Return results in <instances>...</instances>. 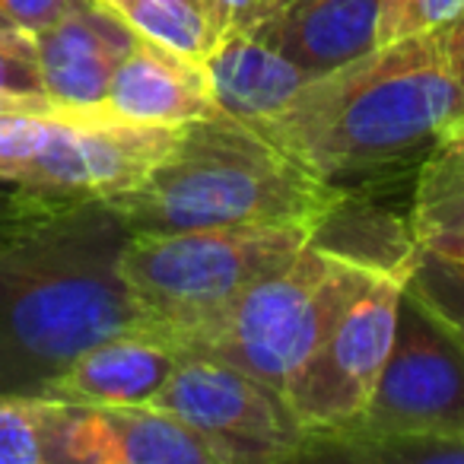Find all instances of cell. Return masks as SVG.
Returning <instances> with one entry per match:
<instances>
[{
  "label": "cell",
  "mask_w": 464,
  "mask_h": 464,
  "mask_svg": "<svg viewBox=\"0 0 464 464\" xmlns=\"http://www.w3.org/2000/svg\"><path fill=\"white\" fill-rule=\"evenodd\" d=\"M128 239L105 200H77L0 242V392L45 394L96 343L147 337L121 277Z\"/></svg>",
  "instance_id": "1"
},
{
  "label": "cell",
  "mask_w": 464,
  "mask_h": 464,
  "mask_svg": "<svg viewBox=\"0 0 464 464\" xmlns=\"http://www.w3.org/2000/svg\"><path fill=\"white\" fill-rule=\"evenodd\" d=\"M252 128L305 172L347 188L426 156L464 128V96L442 35L426 29L309 80Z\"/></svg>",
  "instance_id": "2"
},
{
  "label": "cell",
  "mask_w": 464,
  "mask_h": 464,
  "mask_svg": "<svg viewBox=\"0 0 464 464\" xmlns=\"http://www.w3.org/2000/svg\"><path fill=\"white\" fill-rule=\"evenodd\" d=\"M343 191L296 166L252 124L217 111L181 124L166 160L105 204L130 236L265 223L312 229Z\"/></svg>",
  "instance_id": "3"
},
{
  "label": "cell",
  "mask_w": 464,
  "mask_h": 464,
  "mask_svg": "<svg viewBox=\"0 0 464 464\" xmlns=\"http://www.w3.org/2000/svg\"><path fill=\"white\" fill-rule=\"evenodd\" d=\"M309 226H219L130 236L121 277L147 322V337L181 353L261 277L309 246Z\"/></svg>",
  "instance_id": "4"
},
{
  "label": "cell",
  "mask_w": 464,
  "mask_h": 464,
  "mask_svg": "<svg viewBox=\"0 0 464 464\" xmlns=\"http://www.w3.org/2000/svg\"><path fill=\"white\" fill-rule=\"evenodd\" d=\"M372 277L379 274L305 246L290 265L248 286L179 356L229 362L286 401L296 375Z\"/></svg>",
  "instance_id": "5"
},
{
  "label": "cell",
  "mask_w": 464,
  "mask_h": 464,
  "mask_svg": "<svg viewBox=\"0 0 464 464\" xmlns=\"http://www.w3.org/2000/svg\"><path fill=\"white\" fill-rule=\"evenodd\" d=\"M150 407L200 432L223 451L226 464L296 461L309 445V430L293 417L284 394L210 356H179Z\"/></svg>",
  "instance_id": "6"
},
{
  "label": "cell",
  "mask_w": 464,
  "mask_h": 464,
  "mask_svg": "<svg viewBox=\"0 0 464 464\" xmlns=\"http://www.w3.org/2000/svg\"><path fill=\"white\" fill-rule=\"evenodd\" d=\"M350 430L464 439V341L407 286L382 379Z\"/></svg>",
  "instance_id": "7"
},
{
  "label": "cell",
  "mask_w": 464,
  "mask_h": 464,
  "mask_svg": "<svg viewBox=\"0 0 464 464\" xmlns=\"http://www.w3.org/2000/svg\"><path fill=\"white\" fill-rule=\"evenodd\" d=\"M401 293L404 284L394 277L369 280L296 375L286 404L309 432L360 423L392 353Z\"/></svg>",
  "instance_id": "8"
},
{
  "label": "cell",
  "mask_w": 464,
  "mask_h": 464,
  "mask_svg": "<svg viewBox=\"0 0 464 464\" xmlns=\"http://www.w3.org/2000/svg\"><path fill=\"white\" fill-rule=\"evenodd\" d=\"M179 130L181 124L48 121L7 181L58 200H105L140 185L169 156Z\"/></svg>",
  "instance_id": "9"
},
{
  "label": "cell",
  "mask_w": 464,
  "mask_h": 464,
  "mask_svg": "<svg viewBox=\"0 0 464 464\" xmlns=\"http://www.w3.org/2000/svg\"><path fill=\"white\" fill-rule=\"evenodd\" d=\"M35 35L42 92L71 111L77 121H109L105 92L118 64L137 45V33L102 0Z\"/></svg>",
  "instance_id": "10"
},
{
  "label": "cell",
  "mask_w": 464,
  "mask_h": 464,
  "mask_svg": "<svg viewBox=\"0 0 464 464\" xmlns=\"http://www.w3.org/2000/svg\"><path fill=\"white\" fill-rule=\"evenodd\" d=\"M64 464H226L200 432L150 404H73Z\"/></svg>",
  "instance_id": "11"
},
{
  "label": "cell",
  "mask_w": 464,
  "mask_h": 464,
  "mask_svg": "<svg viewBox=\"0 0 464 464\" xmlns=\"http://www.w3.org/2000/svg\"><path fill=\"white\" fill-rule=\"evenodd\" d=\"M102 111L109 121L179 128L223 109L204 64L137 35V45L111 77Z\"/></svg>",
  "instance_id": "12"
},
{
  "label": "cell",
  "mask_w": 464,
  "mask_h": 464,
  "mask_svg": "<svg viewBox=\"0 0 464 464\" xmlns=\"http://www.w3.org/2000/svg\"><path fill=\"white\" fill-rule=\"evenodd\" d=\"M252 35L315 80L379 48V0H293Z\"/></svg>",
  "instance_id": "13"
},
{
  "label": "cell",
  "mask_w": 464,
  "mask_h": 464,
  "mask_svg": "<svg viewBox=\"0 0 464 464\" xmlns=\"http://www.w3.org/2000/svg\"><path fill=\"white\" fill-rule=\"evenodd\" d=\"M175 362L179 353L166 343L143 334H118L80 353L48 385L45 398L86 407L150 404L172 375Z\"/></svg>",
  "instance_id": "14"
},
{
  "label": "cell",
  "mask_w": 464,
  "mask_h": 464,
  "mask_svg": "<svg viewBox=\"0 0 464 464\" xmlns=\"http://www.w3.org/2000/svg\"><path fill=\"white\" fill-rule=\"evenodd\" d=\"M309 246L369 274L394 277L401 284L411 280L420 258L411 213L401 217L382 200L356 191L353 185L312 226Z\"/></svg>",
  "instance_id": "15"
},
{
  "label": "cell",
  "mask_w": 464,
  "mask_h": 464,
  "mask_svg": "<svg viewBox=\"0 0 464 464\" xmlns=\"http://www.w3.org/2000/svg\"><path fill=\"white\" fill-rule=\"evenodd\" d=\"M217 105L226 115L255 124L271 118L309 83V73L252 33L226 35L204 58Z\"/></svg>",
  "instance_id": "16"
},
{
  "label": "cell",
  "mask_w": 464,
  "mask_h": 464,
  "mask_svg": "<svg viewBox=\"0 0 464 464\" xmlns=\"http://www.w3.org/2000/svg\"><path fill=\"white\" fill-rule=\"evenodd\" d=\"M411 226L420 252L464 261V128L442 137L420 162Z\"/></svg>",
  "instance_id": "17"
},
{
  "label": "cell",
  "mask_w": 464,
  "mask_h": 464,
  "mask_svg": "<svg viewBox=\"0 0 464 464\" xmlns=\"http://www.w3.org/2000/svg\"><path fill=\"white\" fill-rule=\"evenodd\" d=\"M71 411L45 394L0 392V464H64Z\"/></svg>",
  "instance_id": "18"
},
{
  "label": "cell",
  "mask_w": 464,
  "mask_h": 464,
  "mask_svg": "<svg viewBox=\"0 0 464 464\" xmlns=\"http://www.w3.org/2000/svg\"><path fill=\"white\" fill-rule=\"evenodd\" d=\"M140 39L204 64L217 45L200 0H102Z\"/></svg>",
  "instance_id": "19"
},
{
  "label": "cell",
  "mask_w": 464,
  "mask_h": 464,
  "mask_svg": "<svg viewBox=\"0 0 464 464\" xmlns=\"http://www.w3.org/2000/svg\"><path fill=\"white\" fill-rule=\"evenodd\" d=\"M407 290L464 341V261L420 252Z\"/></svg>",
  "instance_id": "20"
},
{
  "label": "cell",
  "mask_w": 464,
  "mask_h": 464,
  "mask_svg": "<svg viewBox=\"0 0 464 464\" xmlns=\"http://www.w3.org/2000/svg\"><path fill=\"white\" fill-rule=\"evenodd\" d=\"M0 90L45 96L42 92L35 35L20 26H0Z\"/></svg>",
  "instance_id": "21"
},
{
  "label": "cell",
  "mask_w": 464,
  "mask_h": 464,
  "mask_svg": "<svg viewBox=\"0 0 464 464\" xmlns=\"http://www.w3.org/2000/svg\"><path fill=\"white\" fill-rule=\"evenodd\" d=\"M67 204H77V200L45 198V194H35V191H29V188L0 181V242L14 239L23 229L35 226L39 219L52 217L54 210H61V207H67Z\"/></svg>",
  "instance_id": "22"
},
{
  "label": "cell",
  "mask_w": 464,
  "mask_h": 464,
  "mask_svg": "<svg viewBox=\"0 0 464 464\" xmlns=\"http://www.w3.org/2000/svg\"><path fill=\"white\" fill-rule=\"evenodd\" d=\"M274 10H277V0H204L207 23L217 42L236 33H252Z\"/></svg>",
  "instance_id": "23"
},
{
  "label": "cell",
  "mask_w": 464,
  "mask_h": 464,
  "mask_svg": "<svg viewBox=\"0 0 464 464\" xmlns=\"http://www.w3.org/2000/svg\"><path fill=\"white\" fill-rule=\"evenodd\" d=\"M92 4H99V0H0V16L10 26L42 33V29L54 26L77 10L92 7Z\"/></svg>",
  "instance_id": "24"
},
{
  "label": "cell",
  "mask_w": 464,
  "mask_h": 464,
  "mask_svg": "<svg viewBox=\"0 0 464 464\" xmlns=\"http://www.w3.org/2000/svg\"><path fill=\"white\" fill-rule=\"evenodd\" d=\"M420 29V0H379V45L407 39Z\"/></svg>",
  "instance_id": "25"
},
{
  "label": "cell",
  "mask_w": 464,
  "mask_h": 464,
  "mask_svg": "<svg viewBox=\"0 0 464 464\" xmlns=\"http://www.w3.org/2000/svg\"><path fill=\"white\" fill-rule=\"evenodd\" d=\"M4 115H35V118H52V121H73L83 124L71 115L67 109H61L54 99L48 96H26V92H7L0 90V118Z\"/></svg>",
  "instance_id": "26"
},
{
  "label": "cell",
  "mask_w": 464,
  "mask_h": 464,
  "mask_svg": "<svg viewBox=\"0 0 464 464\" xmlns=\"http://www.w3.org/2000/svg\"><path fill=\"white\" fill-rule=\"evenodd\" d=\"M439 35H442L449 71H451V77H455L458 90H461V96H464V14L455 16L451 23H445V26H439Z\"/></svg>",
  "instance_id": "27"
},
{
  "label": "cell",
  "mask_w": 464,
  "mask_h": 464,
  "mask_svg": "<svg viewBox=\"0 0 464 464\" xmlns=\"http://www.w3.org/2000/svg\"><path fill=\"white\" fill-rule=\"evenodd\" d=\"M464 14V0H420V29H439Z\"/></svg>",
  "instance_id": "28"
},
{
  "label": "cell",
  "mask_w": 464,
  "mask_h": 464,
  "mask_svg": "<svg viewBox=\"0 0 464 464\" xmlns=\"http://www.w3.org/2000/svg\"><path fill=\"white\" fill-rule=\"evenodd\" d=\"M286 4H293V0H277V7H286Z\"/></svg>",
  "instance_id": "29"
},
{
  "label": "cell",
  "mask_w": 464,
  "mask_h": 464,
  "mask_svg": "<svg viewBox=\"0 0 464 464\" xmlns=\"http://www.w3.org/2000/svg\"><path fill=\"white\" fill-rule=\"evenodd\" d=\"M0 26H10V23H7V20H4V16H0Z\"/></svg>",
  "instance_id": "30"
},
{
  "label": "cell",
  "mask_w": 464,
  "mask_h": 464,
  "mask_svg": "<svg viewBox=\"0 0 464 464\" xmlns=\"http://www.w3.org/2000/svg\"><path fill=\"white\" fill-rule=\"evenodd\" d=\"M200 4H204V0H200Z\"/></svg>",
  "instance_id": "31"
}]
</instances>
